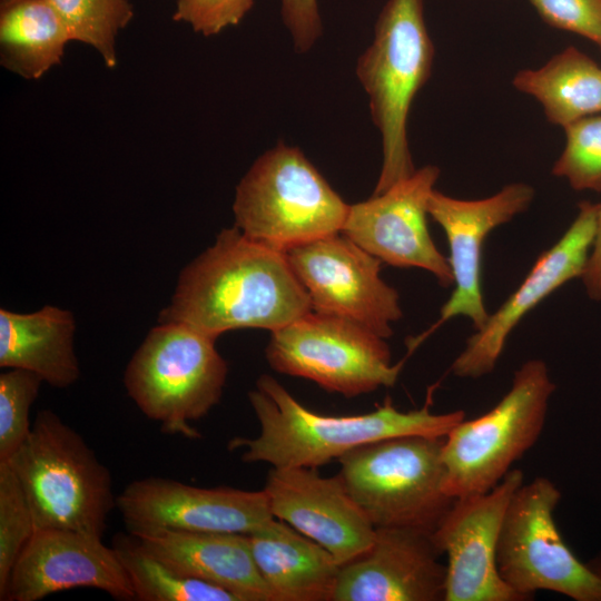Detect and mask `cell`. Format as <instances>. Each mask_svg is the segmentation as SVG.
Listing matches in <instances>:
<instances>
[{
	"mask_svg": "<svg viewBox=\"0 0 601 601\" xmlns=\"http://www.w3.org/2000/svg\"><path fill=\"white\" fill-rule=\"evenodd\" d=\"M247 536L275 601H333L341 565L325 548L276 518Z\"/></svg>",
	"mask_w": 601,
	"mask_h": 601,
	"instance_id": "44dd1931",
	"label": "cell"
},
{
	"mask_svg": "<svg viewBox=\"0 0 601 601\" xmlns=\"http://www.w3.org/2000/svg\"><path fill=\"white\" fill-rule=\"evenodd\" d=\"M512 85L533 97L546 119L562 128L601 114V66L572 46L538 69L518 71Z\"/></svg>",
	"mask_w": 601,
	"mask_h": 601,
	"instance_id": "603a6c76",
	"label": "cell"
},
{
	"mask_svg": "<svg viewBox=\"0 0 601 601\" xmlns=\"http://www.w3.org/2000/svg\"><path fill=\"white\" fill-rule=\"evenodd\" d=\"M348 207L300 149L279 142L242 178L233 211L244 235L286 253L341 233Z\"/></svg>",
	"mask_w": 601,
	"mask_h": 601,
	"instance_id": "5b68a950",
	"label": "cell"
},
{
	"mask_svg": "<svg viewBox=\"0 0 601 601\" xmlns=\"http://www.w3.org/2000/svg\"><path fill=\"white\" fill-rule=\"evenodd\" d=\"M36 531L32 512L19 479L0 461V600L4 601L11 570Z\"/></svg>",
	"mask_w": 601,
	"mask_h": 601,
	"instance_id": "4316f807",
	"label": "cell"
},
{
	"mask_svg": "<svg viewBox=\"0 0 601 601\" xmlns=\"http://www.w3.org/2000/svg\"><path fill=\"white\" fill-rule=\"evenodd\" d=\"M253 4L254 0H177L173 19L209 37L238 24Z\"/></svg>",
	"mask_w": 601,
	"mask_h": 601,
	"instance_id": "4dcf8cb0",
	"label": "cell"
},
{
	"mask_svg": "<svg viewBox=\"0 0 601 601\" xmlns=\"http://www.w3.org/2000/svg\"><path fill=\"white\" fill-rule=\"evenodd\" d=\"M71 41L86 43L98 51L108 68L117 65L116 37L134 18L128 0H49Z\"/></svg>",
	"mask_w": 601,
	"mask_h": 601,
	"instance_id": "484cf974",
	"label": "cell"
},
{
	"mask_svg": "<svg viewBox=\"0 0 601 601\" xmlns=\"http://www.w3.org/2000/svg\"><path fill=\"white\" fill-rule=\"evenodd\" d=\"M561 491L536 476L523 482L506 508L496 549L501 579L524 601L551 591L574 601H601V580L564 542L554 521Z\"/></svg>",
	"mask_w": 601,
	"mask_h": 601,
	"instance_id": "9c48e42d",
	"label": "cell"
},
{
	"mask_svg": "<svg viewBox=\"0 0 601 601\" xmlns=\"http://www.w3.org/2000/svg\"><path fill=\"white\" fill-rule=\"evenodd\" d=\"M564 149L552 167V175L563 178L574 190L601 193V114L563 128Z\"/></svg>",
	"mask_w": 601,
	"mask_h": 601,
	"instance_id": "83f0119b",
	"label": "cell"
},
{
	"mask_svg": "<svg viewBox=\"0 0 601 601\" xmlns=\"http://www.w3.org/2000/svg\"><path fill=\"white\" fill-rule=\"evenodd\" d=\"M561 236L542 253L524 280L471 335L451 366L453 375L479 378L493 372L508 337L519 322L544 298L574 278H581L593 243L597 204L584 200Z\"/></svg>",
	"mask_w": 601,
	"mask_h": 601,
	"instance_id": "2e32d148",
	"label": "cell"
},
{
	"mask_svg": "<svg viewBox=\"0 0 601 601\" xmlns=\"http://www.w3.org/2000/svg\"><path fill=\"white\" fill-rule=\"evenodd\" d=\"M535 191L525 183L505 185L494 195L482 199H459L434 189L428 198V216L443 229L450 249L447 258L454 290L442 306L440 318L412 348L436 327L456 316L472 321L477 331L489 318L482 289L483 245L489 234L524 213Z\"/></svg>",
	"mask_w": 601,
	"mask_h": 601,
	"instance_id": "9a60e30c",
	"label": "cell"
},
{
	"mask_svg": "<svg viewBox=\"0 0 601 601\" xmlns=\"http://www.w3.org/2000/svg\"><path fill=\"white\" fill-rule=\"evenodd\" d=\"M71 41L49 0H0V62L27 80L59 65Z\"/></svg>",
	"mask_w": 601,
	"mask_h": 601,
	"instance_id": "cb8c5ba5",
	"label": "cell"
},
{
	"mask_svg": "<svg viewBox=\"0 0 601 601\" xmlns=\"http://www.w3.org/2000/svg\"><path fill=\"white\" fill-rule=\"evenodd\" d=\"M72 314L47 305L33 313L0 309V366L38 374L55 387H68L80 375L73 348Z\"/></svg>",
	"mask_w": 601,
	"mask_h": 601,
	"instance_id": "7402d4cb",
	"label": "cell"
},
{
	"mask_svg": "<svg viewBox=\"0 0 601 601\" xmlns=\"http://www.w3.org/2000/svg\"><path fill=\"white\" fill-rule=\"evenodd\" d=\"M270 334L265 356L273 370L346 397L393 386L403 367L392 364L385 338L344 317L312 309Z\"/></svg>",
	"mask_w": 601,
	"mask_h": 601,
	"instance_id": "30bf717a",
	"label": "cell"
},
{
	"mask_svg": "<svg viewBox=\"0 0 601 601\" xmlns=\"http://www.w3.org/2000/svg\"><path fill=\"white\" fill-rule=\"evenodd\" d=\"M551 27L579 35L601 51V0H529Z\"/></svg>",
	"mask_w": 601,
	"mask_h": 601,
	"instance_id": "f546056e",
	"label": "cell"
},
{
	"mask_svg": "<svg viewBox=\"0 0 601 601\" xmlns=\"http://www.w3.org/2000/svg\"><path fill=\"white\" fill-rule=\"evenodd\" d=\"M42 382L38 374L22 368L0 374V461L10 460L29 437V413Z\"/></svg>",
	"mask_w": 601,
	"mask_h": 601,
	"instance_id": "f1b7e54d",
	"label": "cell"
},
{
	"mask_svg": "<svg viewBox=\"0 0 601 601\" xmlns=\"http://www.w3.org/2000/svg\"><path fill=\"white\" fill-rule=\"evenodd\" d=\"M78 588L98 589L118 600L136 599L116 551L104 544L102 536L36 530L11 570L4 601H38Z\"/></svg>",
	"mask_w": 601,
	"mask_h": 601,
	"instance_id": "e0dca14e",
	"label": "cell"
},
{
	"mask_svg": "<svg viewBox=\"0 0 601 601\" xmlns=\"http://www.w3.org/2000/svg\"><path fill=\"white\" fill-rule=\"evenodd\" d=\"M441 555L432 532L376 529L372 546L341 565L333 601H444Z\"/></svg>",
	"mask_w": 601,
	"mask_h": 601,
	"instance_id": "d6986e66",
	"label": "cell"
},
{
	"mask_svg": "<svg viewBox=\"0 0 601 601\" xmlns=\"http://www.w3.org/2000/svg\"><path fill=\"white\" fill-rule=\"evenodd\" d=\"M141 601H239L215 584L180 574L146 550L134 534H118L112 544Z\"/></svg>",
	"mask_w": 601,
	"mask_h": 601,
	"instance_id": "d4e9b609",
	"label": "cell"
},
{
	"mask_svg": "<svg viewBox=\"0 0 601 601\" xmlns=\"http://www.w3.org/2000/svg\"><path fill=\"white\" fill-rule=\"evenodd\" d=\"M590 570L601 580V551L597 552L587 562Z\"/></svg>",
	"mask_w": 601,
	"mask_h": 601,
	"instance_id": "836d02e7",
	"label": "cell"
},
{
	"mask_svg": "<svg viewBox=\"0 0 601 601\" xmlns=\"http://www.w3.org/2000/svg\"><path fill=\"white\" fill-rule=\"evenodd\" d=\"M117 508L136 536L162 531L249 534L274 519L264 490L197 487L158 476L129 483Z\"/></svg>",
	"mask_w": 601,
	"mask_h": 601,
	"instance_id": "7c38bea8",
	"label": "cell"
},
{
	"mask_svg": "<svg viewBox=\"0 0 601 601\" xmlns=\"http://www.w3.org/2000/svg\"><path fill=\"white\" fill-rule=\"evenodd\" d=\"M216 339L184 323L160 322L129 361L127 393L162 432L200 437L191 422L218 404L228 375Z\"/></svg>",
	"mask_w": 601,
	"mask_h": 601,
	"instance_id": "8992f818",
	"label": "cell"
},
{
	"mask_svg": "<svg viewBox=\"0 0 601 601\" xmlns=\"http://www.w3.org/2000/svg\"><path fill=\"white\" fill-rule=\"evenodd\" d=\"M263 490L274 518L325 548L339 565L363 555L374 542L376 528L338 475L324 477L313 467L273 466Z\"/></svg>",
	"mask_w": 601,
	"mask_h": 601,
	"instance_id": "ac0fdd59",
	"label": "cell"
},
{
	"mask_svg": "<svg viewBox=\"0 0 601 601\" xmlns=\"http://www.w3.org/2000/svg\"><path fill=\"white\" fill-rule=\"evenodd\" d=\"M7 462L24 491L36 530L104 535L117 506L111 474L58 414L40 411L29 437Z\"/></svg>",
	"mask_w": 601,
	"mask_h": 601,
	"instance_id": "3957f363",
	"label": "cell"
},
{
	"mask_svg": "<svg viewBox=\"0 0 601 601\" xmlns=\"http://www.w3.org/2000/svg\"><path fill=\"white\" fill-rule=\"evenodd\" d=\"M555 390L542 359L524 362L499 403L462 420L444 437L446 493L463 497L492 490L539 440Z\"/></svg>",
	"mask_w": 601,
	"mask_h": 601,
	"instance_id": "ba28073f",
	"label": "cell"
},
{
	"mask_svg": "<svg viewBox=\"0 0 601 601\" xmlns=\"http://www.w3.org/2000/svg\"><path fill=\"white\" fill-rule=\"evenodd\" d=\"M523 482V472L511 469L492 490L455 499L432 532L447 560L444 601H524L496 566L503 518Z\"/></svg>",
	"mask_w": 601,
	"mask_h": 601,
	"instance_id": "4fadbf2b",
	"label": "cell"
},
{
	"mask_svg": "<svg viewBox=\"0 0 601 601\" xmlns=\"http://www.w3.org/2000/svg\"><path fill=\"white\" fill-rule=\"evenodd\" d=\"M280 14L296 51H308L322 35L317 0H280Z\"/></svg>",
	"mask_w": 601,
	"mask_h": 601,
	"instance_id": "1f68e13d",
	"label": "cell"
},
{
	"mask_svg": "<svg viewBox=\"0 0 601 601\" xmlns=\"http://www.w3.org/2000/svg\"><path fill=\"white\" fill-rule=\"evenodd\" d=\"M137 539L183 575L224 588L239 601H275L254 561L247 534L162 531Z\"/></svg>",
	"mask_w": 601,
	"mask_h": 601,
	"instance_id": "ffe728a7",
	"label": "cell"
},
{
	"mask_svg": "<svg viewBox=\"0 0 601 601\" xmlns=\"http://www.w3.org/2000/svg\"><path fill=\"white\" fill-rule=\"evenodd\" d=\"M581 279L587 295L594 302H601V203L597 204L593 243Z\"/></svg>",
	"mask_w": 601,
	"mask_h": 601,
	"instance_id": "d6a6232c",
	"label": "cell"
},
{
	"mask_svg": "<svg viewBox=\"0 0 601 601\" xmlns=\"http://www.w3.org/2000/svg\"><path fill=\"white\" fill-rule=\"evenodd\" d=\"M433 60L423 0H387L378 14L374 39L356 66L382 141V167L373 195L415 171L407 120L415 96L431 76Z\"/></svg>",
	"mask_w": 601,
	"mask_h": 601,
	"instance_id": "277c9868",
	"label": "cell"
},
{
	"mask_svg": "<svg viewBox=\"0 0 601 601\" xmlns=\"http://www.w3.org/2000/svg\"><path fill=\"white\" fill-rule=\"evenodd\" d=\"M312 309L354 321L383 338L401 319L398 292L381 277L382 262L343 233L286 252Z\"/></svg>",
	"mask_w": 601,
	"mask_h": 601,
	"instance_id": "8fae6325",
	"label": "cell"
},
{
	"mask_svg": "<svg viewBox=\"0 0 601 601\" xmlns=\"http://www.w3.org/2000/svg\"><path fill=\"white\" fill-rule=\"evenodd\" d=\"M439 176V167L426 165L383 193L349 205L341 233L382 263L427 270L442 286H451L449 260L427 227L428 198Z\"/></svg>",
	"mask_w": 601,
	"mask_h": 601,
	"instance_id": "5bb4252c",
	"label": "cell"
},
{
	"mask_svg": "<svg viewBox=\"0 0 601 601\" xmlns=\"http://www.w3.org/2000/svg\"><path fill=\"white\" fill-rule=\"evenodd\" d=\"M248 400L259 434L254 439L236 436L228 447L244 450L245 463L263 462L275 467L317 469L353 449L397 436L443 437L465 418L462 410L432 413L428 404L403 412L390 397L365 414L323 415L302 405L268 374L257 380Z\"/></svg>",
	"mask_w": 601,
	"mask_h": 601,
	"instance_id": "7a4b0ae2",
	"label": "cell"
},
{
	"mask_svg": "<svg viewBox=\"0 0 601 601\" xmlns=\"http://www.w3.org/2000/svg\"><path fill=\"white\" fill-rule=\"evenodd\" d=\"M444 437L397 436L337 459V475L376 529H436L455 500L444 487Z\"/></svg>",
	"mask_w": 601,
	"mask_h": 601,
	"instance_id": "52a82bcc",
	"label": "cell"
},
{
	"mask_svg": "<svg viewBox=\"0 0 601 601\" xmlns=\"http://www.w3.org/2000/svg\"><path fill=\"white\" fill-rule=\"evenodd\" d=\"M312 311L286 253L223 229L181 272L159 322L184 323L215 338L240 328L277 331Z\"/></svg>",
	"mask_w": 601,
	"mask_h": 601,
	"instance_id": "6da1fadb",
	"label": "cell"
}]
</instances>
